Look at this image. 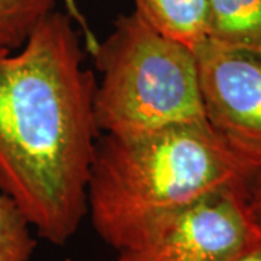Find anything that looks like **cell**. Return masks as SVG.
I'll return each instance as SVG.
<instances>
[{"instance_id": "obj_1", "label": "cell", "mask_w": 261, "mask_h": 261, "mask_svg": "<svg viewBox=\"0 0 261 261\" xmlns=\"http://www.w3.org/2000/svg\"><path fill=\"white\" fill-rule=\"evenodd\" d=\"M73 19L53 10L16 51L0 48V189L41 238L64 245L89 212L100 130L96 79Z\"/></svg>"}, {"instance_id": "obj_11", "label": "cell", "mask_w": 261, "mask_h": 261, "mask_svg": "<svg viewBox=\"0 0 261 261\" xmlns=\"http://www.w3.org/2000/svg\"><path fill=\"white\" fill-rule=\"evenodd\" d=\"M63 2H64L65 9H67V15L73 19L74 22H77V23L80 25V28L84 31V44H86L87 51L92 54L94 49H96V47H97L99 41H97V38L94 37L93 32L89 28V25H87L86 19H84V16L82 15V12L79 10L77 0H63Z\"/></svg>"}, {"instance_id": "obj_2", "label": "cell", "mask_w": 261, "mask_h": 261, "mask_svg": "<svg viewBox=\"0 0 261 261\" xmlns=\"http://www.w3.org/2000/svg\"><path fill=\"white\" fill-rule=\"evenodd\" d=\"M257 167L207 122L129 137L105 134L87 186L94 231L119 251L205 196L228 187L248 190Z\"/></svg>"}, {"instance_id": "obj_4", "label": "cell", "mask_w": 261, "mask_h": 261, "mask_svg": "<svg viewBox=\"0 0 261 261\" xmlns=\"http://www.w3.org/2000/svg\"><path fill=\"white\" fill-rule=\"evenodd\" d=\"M258 226L247 190L228 187L164 216L119 250L116 261H232Z\"/></svg>"}, {"instance_id": "obj_10", "label": "cell", "mask_w": 261, "mask_h": 261, "mask_svg": "<svg viewBox=\"0 0 261 261\" xmlns=\"http://www.w3.org/2000/svg\"><path fill=\"white\" fill-rule=\"evenodd\" d=\"M247 203L254 222L261 226V164L257 167L247 190Z\"/></svg>"}, {"instance_id": "obj_7", "label": "cell", "mask_w": 261, "mask_h": 261, "mask_svg": "<svg viewBox=\"0 0 261 261\" xmlns=\"http://www.w3.org/2000/svg\"><path fill=\"white\" fill-rule=\"evenodd\" d=\"M207 5L211 41L261 51V0H207Z\"/></svg>"}, {"instance_id": "obj_5", "label": "cell", "mask_w": 261, "mask_h": 261, "mask_svg": "<svg viewBox=\"0 0 261 261\" xmlns=\"http://www.w3.org/2000/svg\"><path fill=\"white\" fill-rule=\"evenodd\" d=\"M206 122L244 157L261 164V51L207 39L195 51Z\"/></svg>"}, {"instance_id": "obj_6", "label": "cell", "mask_w": 261, "mask_h": 261, "mask_svg": "<svg viewBox=\"0 0 261 261\" xmlns=\"http://www.w3.org/2000/svg\"><path fill=\"white\" fill-rule=\"evenodd\" d=\"M137 13L149 28L196 51L209 39L207 0H134Z\"/></svg>"}, {"instance_id": "obj_3", "label": "cell", "mask_w": 261, "mask_h": 261, "mask_svg": "<svg viewBox=\"0 0 261 261\" xmlns=\"http://www.w3.org/2000/svg\"><path fill=\"white\" fill-rule=\"evenodd\" d=\"M102 74L94 121L106 135L129 137L206 122L193 49L160 35L137 15H121L92 53Z\"/></svg>"}, {"instance_id": "obj_9", "label": "cell", "mask_w": 261, "mask_h": 261, "mask_svg": "<svg viewBox=\"0 0 261 261\" xmlns=\"http://www.w3.org/2000/svg\"><path fill=\"white\" fill-rule=\"evenodd\" d=\"M35 247L27 216L0 189V261H29Z\"/></svg>"}, {"instance_id": "obj_12", "label": "cell", "mask_w": 261, "mask_h": 261, "mask_svg": "<svg viewBox=\"0 0 261 261\" xmlns=\"http://www.w3.org/2000/svg\"><path fill=\"white\" fill-rule=\"evenodd\" d=\"M232 261H261V226H258L251 241Z\"/></svg>"}, {"instance_id": "obj_8", "label": "cell", "mask_w": 261, "mask_h": 261, "mask_svg": "<svg viewBox=\"0 0 261 261\" xmlns=\"http://www.w3.org/2000/svg\"><path fill=\"white\" fill-rule=\"evenodd\" d=\"M57 0H0V48L16 51L56 8Z\"/></svg>"}]
</instances>
